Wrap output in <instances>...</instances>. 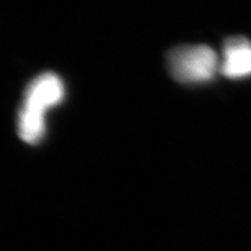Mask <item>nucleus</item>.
<instances>
[{
  "label": "nucleus",
  "mask_w": 251,
  "mask_h": 251,
  "mask_svg": "<svg viewBox=\"0 0 251 251\" xmlns=\"http://www.w3.org/2000/svg\"><path fill=\"white\" fill-rule=\"evenodd\" d=\"M221 73L228 78L251 76V41L246 37H231L225 43Z\"/></svg>",
  "instance_id": "obj_3"
},
{
  "label": "nucleus",
  "mask_w": 251,
  "mask_h": 251,
  "mask_svg": "<svg viewBox=\"0 0 251 251\" xmlns=\"http://www.w3.org/2000/svg\"><path fill=\"white\" fill-rule=\"evenodd\" d=\"M167 66L176 81L199 83L212 79L221 68V62L206 45H182L169 51Z\"/></svg>",
  "instance_id": "obj_2"
},
{
  "label": "nucleus",
  "mask_w": 251,
  "mask_h": 251,
  "mask_svg": "<svg viewBox=\"0 0 251 251\" xmlns=\"http://www.w3.org/2000/svg\"><path fill=\"white\" fill-rule=\"evenodd\" d=\"M64 98V85L58 75L45 72L28 83L17 121L18 135L27 144H36L45 133V114Z\"/></svg>",
  "instance_id": "obj_1"
}]
</instances>
